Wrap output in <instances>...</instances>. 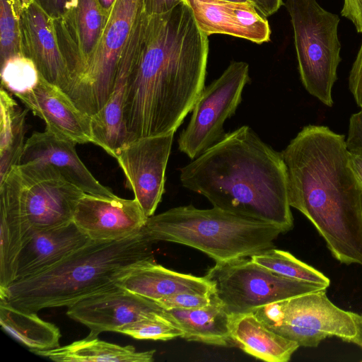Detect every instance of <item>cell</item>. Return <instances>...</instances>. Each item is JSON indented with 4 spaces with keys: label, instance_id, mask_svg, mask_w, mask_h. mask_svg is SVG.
<instances>
[{
    "label": "cell",
    "instance_id": "1",
    "mask_svg": "<svg viewBox=\"0 0 362 362\" xmlns=\"http://www.w3.org/2000/svg\"><path fill=\"white\" fill-rule=\"evenodd\" d=\"M208 53V36L185 1L147 16L125 94L127 142L175 132L205 87Z\"/></svg>",
    "mask_w": 362,
    "mask_h": 362
},
{
    "label": "cell",
    "instance_id": "5",
    "mask_svg": "<svg viewBox=\"0 0 362 362\" xmlns=\"http://www.w3.org/2000/svg\"><path fill=\"white\" fill-rule=\"evenodd\" d=\"M153 243L172 242L200 250L216 263L250 257L275 247L285 231L276 224L213 207L170 209L148 218L143 228Z\"/></svg>",
    "mask_w": 362,
    "mask_h": 362
},
{
    "label": "cell",
    "instance_id": "19",
    "mask_svg": "<svg viewBox=\"0 0 362 362\" xmlns=\"http://www.w3.org/2000/svg\"><path fill=\"white\" fill-rule=\"evenodd\" d=\"M199 29L207 36L223 34L257 44L270 40L269 22L252 3L184 0Z\"/></svg>",
    "mask_w": 362,
    "mask_h": 362
},
{
    "label": "cell",
    "instance_id": "18",
    "mask_svg": "<svg viewBox=\"0 0 362 362\" xmlns=\"http://www.w3.org/2000/svg\"><path fill=\"white\" fill-rule=\"evenodd\" d=\"M16 97L45 122L46 130L57 136L75 144L94 143L90 116L41 75L32 90Z\"/></svg>",
    "mask_w": 362,
    "mask_h": 362
},
{
    "label": "cell",
    "instance_id": "14",
    "mask_svg": "<svg viewBox=\"0 0 362 362\" xmlns=\"http://www.w3.org/2000/svg\"><path fill=\"white\" fill-rule=\"evenodd\" d=\"M148 217L134 198L84 193L73 222L93 240H117L140 232Z\"/></svg>",
    "mask_w": 362,
    "mask_h": 362
},
{
    "label": "cell",
    "instance_id": "7",
    "mask_svg": "<svg viewBox=\"0 0 362 362\" xmlns=\"http://www.w3.org/2000/svg\"><path fill=\"white\" fill-rule=\"evenodd\" d=\"M291 17L302 83L325 105H333L332 90L341 61L337 34L339 17L317 0H286Z\"/></svg>",
    "mask_w": 362,
    "mask_h": 362
},
{
    "label": "cell",
    "instance_id": "35",
    "mask_svg": "<svg viewBox=\"0 0 362 362\" xmlns=\"http://www.w3.org/2000/svg\"><path fill=\"white\" fill-rule=\"evenodd\" d=\"M42 9L54 20L72 9L78 0H35Z\"/></svg>",
    "mask_w": 362,
    "mask_h": 362
},
{
    "label": "cell",
    "instance_id": "29",
    "mask_svg": "<svg viewBox=\"0 0 362 362\" xmlns=\"http://www.w3.org/2000/svg\"><path fill=\"white\" fill-rule=\"evenodd\" d=\"M21 0H0L1 64L23 54L21 48Z\"/></svg>",
    "mask_w": 362,
    "mask_h": 362
},
{
    "label": "cell",
    "instance_id": "40",
    "mask_svg": "<svg viewBox=\"0 0 362 362\" xmlns=\"http://www.w3.org/2000/svg\"><path fill=\"white\" fill-rule=\"evenodd\" d=\"M116 1L117 0H98V2L103 12L109 16Z\"/></svg>",
    "mask_w": 362,
    "mask_h": 362
},
{
    "label": "cell",
    "instance_id": "32",
    "mask_svg": "<svg viewBox=\"0 0 362 362\" xmlns=\"http://www.w3.org/2000/svg\"><path fill=\"white\" fill-rule=\"evenodd\" d=\"M212 294L182 292L164 297L156 303L163 310L197 308L211 303Z\"/></svg>",
    "mask_w": 362,
    "mask_h": 362
},
{
    "label": "cell",
    "instance_id": "27",
    "mask_svg": "<svg viewBox=\"0 0 362 362\" xmlns=\"http://www.w3.org/2000/svg\"><path fill=\"white\" fill-rule=\"evenodd\" d=\"M27 110H23L3 87L0 91V182L21 163L25 146Z\"/></svg>",
    "mask_w": 362,
    "mask_h": 362
},
{
    "label": "cell",
    "instance_id": "20",
    "mask_svg": "<svg viewBox=\"0 0 362 362\" xmlns=\"http://www.w3.org/2000/svg\"><path fill=\"white\" fill-rule=\"evenodd\" d=\"M75 145L46 129L43 132H34L25 141L21 163L39 162L49 164L85 193L115 195L92 175L78 157Z\"/></svg>",
    "mask_w": 362,
    "mask_h": 362
},
{
    "label": "cell",
    "instance_id": "13",
    "mask_svg": "<svg viewBox=\"0 0 362 362\" xmlns=\"http://www.w3.org/2000/svg\"><path fill=\"white\" fill-rule=\"evenodd\" d=\"M163 310L156 302L115 285L68 307L66 315L86 325L90 330L88 337H96L103 332H119L125 325Z\"/></svg>",
    "mask_w": 362,
    "mask_h": 362
},
{
    "label": "cell",
    "instance_id": "25",
    "mask_svg": "<svg viewBox=\"0 0 362 362\" xmlns=\"http://www.w3.org/2000/svg\"><path fill=\"white\" fill-rule=\"evenodd\" d=\"M155 352V350L136 351L133 346H122L88 336L68 345L35 351L57 362H151Z\"/></svg>",
    "mask_w": 362,
    "mask_h": 362
},
{
    "label": "cell",
    "instance_id": "33",
    "mask_svg": "<svg viewBox=\"0 0 362 362\" xmlns=\"http://www.w3.org/2000/svg\"><path fill=\"white\" fill-rule=\"evenodd\" d=\"M346 143L349 151L362 154V110L350 118Z\"/></svg>",
    "mask_w": 362,
    "mask_h": 362
},
{
    "label": "cell",
    "instance_id": "34",
    "mask_svg": "<svg viewBox=\"0 0 362 362\" xmlns=\"http://www.w3.org/2000/svg\"><path fill=\"white\" fill-rule=\"evenodd\" d=\"M349 83L358 106L362 110V44L352 66Z\"/></svg>",
    "mask_w": 362,
    "mask_h": 362
},
{
    "label": "cell",
    "instance_id": "21",
    "mask_svg": "<svg viewBox=\"0 0 362 362\" xmlns=\"http://www.w3.org/2000/svg\"><path fill=\"white\" fill-rule=\"evenodd\" d=\"M90 240L73 221L34 231L19 254L15 281L49 269Z\"/></svg>",
    "mask_w": 362,
    "mask_h": 362
},
{
    "label": "cell",
    "instance_id": "26",
    "mask_svg": "<svg viewBox=\"0 0 362 362\" xmlns=\"http://www.w3.org/2000/svg\"><path fill=\"white\" fill-rule=\"evenodd\" d=\"M0 324L34 352L59 346L61 334L55 325L42 320L37 313L18 309L4 300H0Z\"/></svg>",
    "mask_w": 362,
    "mask_h": 362
},
{
    "label": "cell",
    "instance_id": "24",
    "mask_svg": "<svg viewBox=\"0 0 362 362\" xmlns=\"http://www.w3.org/2000/svg\"><path fill=\"white\" fill-rule=\"evenodd\" d=\"M168 318L182 331L181 338L218 346H235L230 337L231 315L211 295V303L197 308L164 310Z\"/></svg>",
    "mask_w": 362,
    "mask_h": 362
},
{
    "label": "cell",
    "instance_id": "17",
    "mask_svg": "<svg viewBox=\"0 0 362 362\" xmlns=\"http://www.w3.org/2000/svg\"><path fill=\"white\" fill-rule=\"evenodd\" d=\"M21 48L48 82L65 91L70 74L62 54L54 19L35 0H21Z\"/></svg>",
    "mask_w": 362,
    "mask_h": 362
},
{
    "label": "cell",
    "instance_id": "30",
    "mask_svg": "<svg viewBox=\"0 0 362 362\" xmlns=\"http://www.w3.org/2000/svg\"><path fill=\"white\" fill-rule=\"evenodd\" d=\"M40 76L34 62L23 54L13 57L1 64V87L15 96L32 90Z\"/></svg>",
    "mask_w": 362,
    "mask_h": 362
},
{
    "label": "cell",
    "instance_id": "8",
    "mask_svg": "<svg viewBox=\"0 0 362 362\" xmlns=\"http://www.w3.org/2000/svg\"><path fill=\"white\" fill-rule=\"evenodd\" d=\"M84 193L54 167L39 162L13 166L0 182V197L20 209L33 233L72 222Z\"/></svg>",
    "mask_w": 362,
    "mask_h": 362
},
{
    "label": "cell",
    "instance_id": "22",
    "mask_svg": "<svg viewBox=\"0 0 362 362\" xmlns=\"http://www.w3.org/2000/svg\"><path fill=\"white\" fill-rule=\"evenodd\" d=\"M117 285L134 294L154 302L182 292L213 294V284L206 276L168 269L154 259L141 261L132 267Z\"/></svg>",
    "mask_w": 362,
    "mask_h": 362
},
{
    "label": "cell",
    "instance_id": "36",
    "mask_svg": "<svg viewBox=\"0 0 362 362\" xmlns=\"http://www.w3.org/2000/svg\"><path fill=\"white\" fill-rule=\"evenodd\" d=\"M341 14L350 20L357 31L362 33V0H344Z\"/></svg>",
    "mask_w": 362,
    "mask_h": 362
},
{
    "label": "cell",
    "instance_id": "2",
    "mask_svg": "<svg viewBox=\"0 0 362 362\" xmlns=\"http://www.w3.org/2000/svg\"><path fill=\"white\" fill-rule=\"evenodd\" d=\"M281 153L291 207L313 223L338 261L362 266V188L344 135L308 125Z\"/></svg>",
    "mask_w": 362,
    "mask_h": 362
},
{
    "label": "cell",
    "instance_id": "38",
    "mask_svg": "<svg viewBox=\"0 0 362 362\" xmlns=\"http://www.w3.org/2000/svg\"><path fill=\"white\" fill-rule=\"evenodd\" d=\"M264 16L269 17L282 6V0H250Z\"/></svg>",
    "mask_w": 362,
    "mask_h": 362
},
{
    "label": "cell",
    "instance_id": "37",
    "mask_svg": "<svg viewBox=\"0 0 362 362\" xmlns=\"http://www.w3.org/2000/svg\"><path fill=\"white\" fill-rule=\"evenodd\" d=\"M184 0H144V12L147 16L166 13Z\"/></svg>",
    "mask_w": 362,
    "mask_h": 362
},
{
    "label": "cell",
    "instance_id": "10",
    "mask_svg": "<svg viewBox=\"0 0 362 362\" xmlns=\"http://www.w3.org/2000/svg\"><path fill=\"white\" fill-rule=\"evenodd\" d=\"M144 13V0H117L88 68L66 90L74 103L89 116L107 101L122 54Z\"/></svg>",
    "mask_w": 362,
    "mask_h": 362
},
{
    "label": "cell",
    "instance_id": "16",
    "mask_svg": "<svg viewBox=\"0 0 362 362\" xmlns=\"http://www.w3.org/2000/svg\"><path fill=\"white\" fill-rule=\"evenodd\" d=\"M147 15L144 12L132 33L120 57L111 94L103 108L91 116L94 144L115 158L127 143L123 109L130 72L141 52Z\"/></svg>",
    "mask_w": 362,
    "mask_h": 362
},
{
    "label": "cell",
    "instance_id": "3",
    "mask_svg": "<svg viewBox=\"0 0 362 362\" xmlns=\"http://www.w3.org/2000/svg\"><path fill=\"white\" fill-rule=\"evenodd\" d=\"M180 173L182 186L214 207L271 222L285 233L293 227L281 153L249 126L226 134Z\"/></svg>",
    "mask_w": 362,
    "mask_h": 362
},
{
    "label": "cell",
    "instance_id": "6",
    "mask_svg": "<svg viewBox=\"0 0 362 362\" xmlns=\"http://www.w3.org/2000/svg\"><path fill=\"white\" fill-rule=\"evenodd\" d=\"M321 290L258 307L252 313L269 329L298 343L317 347L337 337L362 349V315L342 310Z\"/></svg>",
    "mask_w": 362,
    "mask_h": 362
},
{
    "label": "cell",
    "instance_id": "12",
    "mask_svg": "<svg viewBox=\"0 0 362 362\" xmlns=\"http://www.w3.org/2000/svg\"><path fill=\"white\" fill-rule=\"evenodd\" d=\"M174 132L125 143L115 158L144 213L154 215L164 193L165 175Z\"/></svg>",
    "mask_w": 362,
    "mask_h": 362
},
{
    "label": "cell",
    "instance_id": "11",
    "mask_svg": "<svg viewBox=\"0 0 362 362\" xmlns=\"http://www.w3.org/2000/svg\"><path fill=\"white\" fill-rule=\"evenodd\" d=\"M249 81L248 64L232 62L217 79L204 87L189 122L179 136L181 152L194 159L225 136L224 122L235 114Z\"/></svg>",
    "mask_w": 362,
    "mask_h": 362
},
{
    "label": "cell",
    "instance_id": "23",
    "mask_svg": "<svg viewBox=\"0 0 362 362\" xmlns=\"http://www.w3.org/2000/svg\"><path fill=\"white\" fill-rule=\"evenodd\" d=\"M230 329L235 346L264 361H288L299 347L269 329L253 313L231 315Z\"/></svg>",
    "mask_w": 362,
    "mask_h": 362
},
{
    "label": "cell",
    "instance_id": "15",
    "mask_svg": "<svg viewBox=\"0 0 362 362\" xmlns=\"http://www.w3.org/2000/svg\"><path fill=\"white\" fill-rule=\"evenodd\" d=\"M107 18L98 0H78L72 9L54 20L59 45L71 77L69 87L88 68Z\"/></svg>",
    "mask_w": 362,
    "mask_h": 362
},
{
    "label": "cell",
    "instance_id": "28",
    "mask_svg": "<svg viewBox=\"0 0 362 362\" xmlns=\"http://www.w3.org/2000/svg\"><path fill=\"white\" fill-rule=\"evenodd\" d=\"M251 260L284 277L321 285L328 288V277L313 267L296 258L286 251L275 249L267 250L250 257Z\"/></svg>",
    "mask_w": 362,
    "mask_h": 362
},
{
    "label": "cell",
    "instance_id": "41",
    "mask_svg": "<svg viewBox=\"0 0 362 362\" xmlns=\"http://www.w3.org/2000/svg\"><path fill=\"white\" fill-rule=\"evenodd\" d=\"M221 1L235 2V3H252L250 0H221Z\"/></svg>",
    "mask_w": 362,
    "mask_h": 362
},
{
    "label": "cell",
    "instance_id": "39",
    "mask_svg": "<svg viewBox=\"0 0 362 362\" xmlns=\"http://www.w3.org/2000/svg\"><path fill=\"white\" fill-rule=\"evenodd\" d=\"M348 163L349 168L362 188V154L349 151Z\"/></svg>",
    "mask_w": 362,
    "mask_h": 362
},
{
    "label": "cell",
    "instance_id": "31",
    "mask_svg": "<svg viewBox=\"0 0 362 362\" xmlns=\"http://www.w3.org/2000/svg\"><path fill=\"white\" fill-rule=\"evenodd\" d=\"M119 333L136 339L170 340L182 335V329L166 317L164 310L123 327Z\"/></svg>",
    "mask_w": 362,
    "mask_h": 362
},
{
    "label": "cell",
    "instance_id": "4",
    "mask_svg": "<svg viewBox=\"0 0 362 362\" xmlns=\"http://www.w3.org/2000/svg\"><path fill=\"white\" fill-rule=\"evenodd\" d=\"M153 243L144 229L121 240H90L49 269L14 281L0 292V300L35 313L68 308L115 286L135 264L153 259Z\"/></svg>",
    "mask_w": 362,
    "mask_h": 362
},
{
    "label": "cell",
    "instance_id": "9",
    "mask_svg": "<svg viewBox=\"0 0 362 362\" xmlns=\"http://www.w3.org/2000/svg\"><path fill=\"white\" fill-rule=\"evenodd\" d=\"M214 285L212 297L230 315L327 288L275 274L250 257L216 262L205 276Z\"/></svg>",
    "mask_w": 362,
    "mask_h": 362
}]
</instances>
